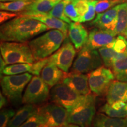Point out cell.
<instances>
[{"instance_id":"cell-1","label":"cell","mask_w":127,"mask_h":127,"mask_svg":"<svg viewBox=\"0 0 127 127\" xmlns=\"http://www.w3.org/2000/svg\"><path fill=\"white\" fill-rule=\"evenodd\" d=\"M49 28L42 22L25 16L19 15L1 24V41L26 42Z\"/></svg>"},{"instance_id":"cell-2","label":"cell","mask_w":127,"mask_h":127,"mask_svg":"<svg viewBox=\"0 0 127 127\" xmlns=\"http://www.w3.org/2000/svg\"><path fill=\"white\" fill-rule=\"evenodd\" d=\"M65 36L59 30L53 29L28 42L35 61L51 56L61 47Z\"/></svg>"},{"instance_id":"cell-3","label":"cell","mask_w":127,"mask_h":127,"mask_svg":"<svg viewBox=\"0 0 127 127\" xmlns=\"http://www.w3.org/2000/svg\"><path fill=\"white\" fill-rule=\"evenodd\" d=\"M1 56L7 65L34 63L35 60L28 44L25 42L1 41Z\"/></svg>"},{"instance_id":"cell-4","label":"cell","mask_w":127,"mask_h":127,"mask_svg":"<svg viewBox=\"0 0 127 127\" xmlns=\"http://www.w3.org/2000/svg\"><path fill=\"white\" fill-rule=\"evenodd\" d=\"M31 74L25 72L15 75H5L1 78L2 93L14 104L22 102L23 92L31 80Z\"/></svg>"},{"instance_id":"cell-5","label":"cell","mask_w":127,"mask_h":127,"mask_svg":"<svg viewBox=\"0 0 127 127\" xmlns=\"http://www.w3.org/2000/svg\"><path fill=\"white\" fill-rule=\"evenodd\" d=\"M86 97L87 95L79 94L62 82L54 86L50 91L52 102L63 106L69 112L84 102Z\"/></svg>"},{"instance_id":"cell-6","label":"cell","mask_w":127,"mask_h":127,"mask_svg":"<svg viewBox=\"0 0 127 127\" xmlns=\"http://www.w3.org/2000/svg\"><path fill=\"white\" fill-rule=\"evenodd\" d=\"M42 120L41 127H60L68 124L69 112L63 106L52 102L38 108Z\"/></svg>"},{"instance_id":"cell-7","label":"cell","mask_w":127,"mask_h":127,"mask_svg":"<svg viewBox=\"0 0 127 127\" xmlns=\"http://www.w3.org/2000/svg\"><path fill=\"white\" fill-rule=\"evenodd\" d=\"M95 114V97L90 94L87 95L84 102L69 112L68 123L77 124L81 127H89Z\"/></svg>"},{"instance_id":"cell-8","label":"cell","mask_w":127,"mask_h":127,"mask_svg":"<svg viewBox=\"0 0 127 127\" xmlns=\"http://www.w3.org/2000/svg\"><path fill=\"white\" fill-rule=\"evenodd\" d=\"M50 96L49 86L39 76L32 78L24 93L22 103L38 105L45 102Z\"/></svg>"},{"instance_id":"cell-9","label":"cell","mask_w":127,"mask_h":127,"mask_svg":"<svg viewBox=\"0 0 127 127\" xmlns=\"http://www.w3.org/2000/svg\"><path fill=\"white\" fill-rule=\"evenodd\" d=\"M102 59L99 52L84 45L73 63L72 72L90 73L102 66Z\"/></svg>"},{"instance_id":"cell-10","label":"cell","mask_w":127,"mask_h":127,"mask_svg":"<svg viewBox=\"0 0 127 127\" xmlns=\"http://www.w3.org/2000/svg\"><path fill=\"white\" fill-rule=\"evenodd\" d=\"M88 75L90 90L97 95L107 94L109 86L115 78L114 72L108 68L103 66L88 73Z\"/></svg>"},{"instance_id":"cell-11","label":"cell","mask_w":127,"mask_h":127,"mask_svg":"<svg viewBox=\"0 0 127 127\" xmlns=\"http://www.w3.org/2000/svg\"><path fill=\"white\" fill-rule=\"evenodd\" d=\"M75 54V47L70 42L66 41L54 54L49 57V61L54 63L64 72H68Z\"/></svg>"},{"instance_id":"cell-12","label":"cell","mask_w":127,"mask_h":127,"mask_svg":"<svg viewBox=\"0 0 127 127\" xmlns=\"http://www.w3.org/2000/svg\"><path fill=\"white\" fill-rule=\"evenodd\" d=\"M117 35L115 32L112 30L94 28L89 33L85 45L91 50L108 47L114 42Z\"/></svg>"},{"instance_id":"cell-13","label":"cell","mask_w":127,"mask_h":127,"mask_svg":"<svg viewBox=\"0 0 127 127\" xmlns=\"http://www.w3.org/2000/svg\"><path fill=\"white\" fill-rule=\"evenodd\" d=\"M61 82L81 95H87L91 93L88 75L87 74L75 72H65Z\"/></svg>"},{"instance_id":"cell-14","label":"cell","mask_w":127,"mask_h":127,"mask_svg":"<svg viewBox=\"0 0 127 127\" xmlns=\"http://www.w3.org/2000/svg\"><path fill=\"white\" fill-rule=\"evenodd\" d=\"M19 15L25 16L35 19L42 22L50 29L59 30L63 32L65 38L67 37L69 25L66 22L51 15L48 13H38V12L24 11L19 14Z\"/></svg>"},{"instance_id":"cell-15","label":"cell","mask_w":127,"mask_h":127,"mask_svg":"<svg viewBox=\"0 0 127 127\" xmlns=\"http://www.w3.org/2000/svg\"><path fill=\"white\" fill-rule=\"evenodd\" d=\"M120 5H117L112 8L98 14L95 19L91 23L96 28L114 31L117 22V15Z\"/></svg>"},{"instance_id":"cell-16","label":"cell","mask_w":127,"mask_h":127,"mask_svg":"<svg viewBox=\"0 0 127 127\" xmlns=\"http://www.w3.org/2000/svg\"><path fill=\"white\" fill-rule=\"evenodd\" d=\"M68 35L77 50L82 48L86 44L88 37L87 30L79 22H72L69 24Z\"/></svg>"},{"instance_id":"cell-17","label":"cell","mask_w":127,"mask_h":127,"mask_svg":"<svg viewBox=\"0 0 127 127\" xmlns=\"http://www.w3.org/2000/svg\"><path fill=\"white\" fill-rule=\"evenodd\" d=\"M106 98L110 104L117 101L127 102V81L114 80L108 90Z\"/></svg>"},{"instance_id":"cell-18","label":"cell","mask_w":127,"mask_h":127,"mask_svg":"<svg viewBox=\"0 0 127 127\" xmlns=\"http://www.w3.org/2000/svg\"><path fill=\"white\" fill-rule=\"evenodd\" d=\"M65 73L54 63L49 61L41 71L40 77L48 86L54 87L62 81Z\"/></svg>"},{"instance_id":"cell-19","label":"cell","mask_w":127,"mask_h":127,"mask_svg":"<svg viewBox=\"0 0 127 127\" xmlns=\"http://www.w3.org/2000/svg\"><path fill=\"white\" fill-rule=\"evenodd\" d=\"M92 125L93 127H127V117L114 118L98 112L95 114Z\"/></svg>"},{"instance_id":"cell-20","label":"cell","mask_w":127,"mask_h":127,"mask_svg":"<svg viewBox=\"0 0 127 127\" xmlns=\"http://www.w3.org/2000/svg\"><path fill=\"white\" fill-rule=\"evenodd\" d=\"M38 108L35 105L25 104L16 112L8 127H20L28 118L38 113Z\"/></svg>"},{"instance_id":"cell-21","label":"cell","mask_w":127,"mask_h":127,"mask_svg":"<svg viewBox=\"0 0 127 127\" xmlns=\"http://www.w3.org/2000/svg\"><path fill=\"white\" fill-rule=\"evenodd\" d=\"M99 111L111 117H127V102L117 101L112 104L107 103L100 108Z\"/></svg>"},{"instance_id":"cell-22","label":"cell","mask_w":127,"mask_h":127,"mask_svg":"<svg viewBox=\"0 0 127 127\" xmlns=\"http://www.w3.org/2000/svg\"><path fill=\"white\" fill-rule=\"evenodd\" d=\"M112 68L117 80L127 81V52L118 53Z\"/></svg>"},{"instance_id":"cell-23","label":"cell","mask_w":127,"mask_h":127,"mask_svg":"<svg viewBox=\"0 0 127 127\" xmlns=\"http://www.w3.org/2000/svg\"><path fill=\"white\" fill-rule=\"evenodd\" d=\"M63 0H34L24 11L48 13L56 5Z\"/></svg>"},{"instance_id":"cell-24","label":"cell","mask_w":127,"mask_h":127,"mask_svg":"<svg viewBox=\"0 0 127 127\" xmlns=\"http://www.w3.org/2000/svg\"><path fill=\"white\" fill-rule=\"evenodd\" d=\"M127 31V2L120 4L117 15V22L114 31L117 35H124Z\"/></svg>"},{"instance_id":"cell-25","label":"cell","mask_w":127,"mask_h":127,"mask_svg":"<svg viewBox=\"0 0 127 127\" xmlns=\"http://www.w3.org/2000/svg\"><path fill=\"white\" fill-rule=\"evenodd\" d=\"M34 0H18L12 2H1L0 9L2 11L18 12L25 11L28 6H29Z\"/></svg>"},{"instance_id":"cell-26","label":"cell","mask_w":127,"mask_h":127,"mask_svg":"<svg viewBox=\"0 0 127 127\" xmlns=\"http://www.w3.org/2000/svg\"><path fill=\"white\" fill-rule=\"evenodd\" d=\"M105 66L107 68H112L113 64L117 58L118 53H117L112 48L104 47L98 49Z\"/></svg>"},{"instance_id":"cell-27","label":"cell","mask_w":127,"mask_h":127,"mask_svg":"<svg viewBox=\"0 0 127 127\" xmlns=\"http://www.w3.org/2000/svg\"><path fill=\"white\" fill-rule=\"evenodd\" d=\"M32 64L18 63L11 64L10 65L6 66L3 71V74L5 75H15L27 72H30Z\"/></svg>"},{"instance_id":"cell-28","label":"cell","mask_w":127,"mask_h":127,"mask_svg":"<svg viewBox=\"0 0 127 127\" xmlns=\"http://www.w3.org/2000/svg\"><path fill=\"white\" fill-rule=\"evenodd\" d=\"M72 0H63V1H60L52 9L51 11L48 12V14L53 17H56L57 18H59L60 20L66 22V23H72L71 20L66 17L64 12L66 5L70 2Z\"/></svg>"},{"instance_id":"cell-29","label":"cell","mask_w":127,"mask_h":127,"mask_svg":"<svg viewBox=\"0 0 127 127\" xmlns=\"http://www.w3.org/2000/svg\"><path fill=\"white\" fill-rule=\"evenodd\" d=\"M123 0H98L95 5V11L96 14L102 13L115 7L116 5L121 4Z\"/></svg>"},{"instance_id":"cell-30","label":"cell","mask_w":127,"mask_h":127,"mask_svg":"<svg viewBox=\"0 0 127 127\" xmlns=\"http://www.w3.org/2000/svg\"><path fill=\"white\" fill-rule=\"evenodd\" d=\"M108 47L112 48L117 53H127V39L124 35H118L114 42Z\"/></svg>"},{"instance_id":"cell-31","label":"cell","mask_w":127,"mask_h":127,"mask_svg":"<svg viewBox=\"0 0 127 127\" xmlns=\"http://www.w3.org/2000/svg\"><path fill=\"white\" fill-rule=\"evenodd\" d=\"M98 0H89L88 10L83 16L81 17L79 20V23H85V22L90 21L94 20L95 16V5L97 2Z\"/></svg>"},{"instance_id":"cell-32","label":"cell","mask_w":127,"mask_h":127,"mask_svg":"<svg viewBox=\"0 0 127 127\" xmlns=\"http://www.w3.org/2000/svg\"><path fill=\"white\" fill-rule=\"evenodd\" d=\"M15 112L12 109H2L0 112V127H8Z\"/></svg>"},{"instance_id":"cell-33","label":"cell","mask_w":127,"mask_h":127,"mask_svg":"<svg viewBox=\"0 0 127 127\" xmlns=\"http://www.w3.org/2000/svg\"><path fill=\"white\" fill-rule=\"evenodd\" d=\"M49 63V57L35 61L31 65V70L30 73L35 76L40 75L41 71L46 65Z\"/></svg>"},{"instance_id":"cell-34","label":"cell","mask_w":127,"mask_h":127,"mask_svg":"<svg viewBox=\"0 0 127 127\" xmlns=\"http://www.w3.org/2000/svg\"><path fill=\"white\" fill-rule=\"evenodd\" d=\"M65 14L68 17L71 21L74 22H79L80 20L81 16L78 13L77 10L74 7V3L72 2V0L70 2L68 3L66 5L64 10Z\"/></svg>"},{"instance_id":"cell-35","label":"cell","mask_w":127,"mask_h":127,"mask_svg":"<svg viewBox=\"0 0 127 127\" xmlns=\"http://www.w3.org/2000/svg\"><path fill=\"white\" fill-rule=\"evenodd\" d=\"M42 125V118L38 112L28 118L20 127H41Z\"/></svg>"},{"instance_id":"cell-36","label":"cell","mask_w":127,"mask_h":127,"mask_svg":"<svg viewBox=\"0 0 127 127\" xmlns=\"http://www.w3.org/2000/svg\"><path fill=\"white\" fill-rule=\"evenodd\" d=\"M89 0H72L75 8L81 17L83 16L88 10Z\"/></svg>"},{"instance_id":"cell-37","label":"cell","mask_w":127,"mask_h":127,"mask_svg":"<svg viewBox=\"0 0 127 127\" xmlns=\"http://www.w3.org/2000/svg\"><path fill=\"white\" fill-rule=\"evenodd\" d=\"M18 16H19V14L15 12L1 10L0 12V23L2 24Z\"/></svg>"},{"instance_id":"cell-38","label":"cell","mask_w":127,"mask_h":127,"mask_svg":"<svg viewBox=\"0 0 127 127\" xmlns=\"http://www.w3.org/2000/svg\"><path fill=\"white\" fill-rule=\"evenodd\" d=\"M7 99L5 96L2 94V92L0 93V108L2 109L4 107H5L7 104Z\"/></svg>"},{"instance_id":"cell-39","label":"cell","mask_w":127,"mask_h":127,"mask_svg":"<svg viewBox=\"0 0 127 127\" xmlns=\"http://www.w3.org/2000/svg\"><path fill=\"white\" fill-rule=\"evenodd\" d=\"M0 65H1V66H0V74H1V78H2V74L3 73V71H4V69L7 65V63H5L4 60L3 59L2 56L0 57Z\"/></svg>"},{"instance_id":"cell-40","label":"cell","mask_w":127,"mask_h":127,"mask_svg":"<svg viewBox=\"0 0 127 127\" xmlns=\"http://www.w3.org/2000/svg\"><path fill=\"white\" fill-rule=\"evenodd\" d=\"M60 127H81L77 124H74L68 123V124H65V125H63V126H61Z\"/></svg>"},{"instance_id":"cell-41","label":"cell","mask_w":127,"mask_h":127,"mask_svg":"<svg viewBox=\"0 0 127 127\" xmlns=\"http://www.w3.org/2000/svg\"><path fill=\"white\" fill-rule=\"evenodd\" d=\"M1 2H12V1H18V0H0Z\"/></svg>"},{"instance_id":"cell-42","label":"cell","mask_w":127,"mask_h":127,"mask_svg":"<svg viewBox=\"0 0 127 127\" xmlns=\"http://www.w3.org/2000/svg\"><path fill=\"white\" fill-rule=\"evenodd\" d=\"M124 36H125V38H127V32H125V33L124 35Z\"/></svg>"},{"instance_id":"cell-43","label":"cell","mask_w":127,"mask_h":127,"mask_svg":"<svg viewBox=\"0 0 127 127\" xmlns=\"http://www.w3.org/2000/svg\"></svg>"}]
</instances>
